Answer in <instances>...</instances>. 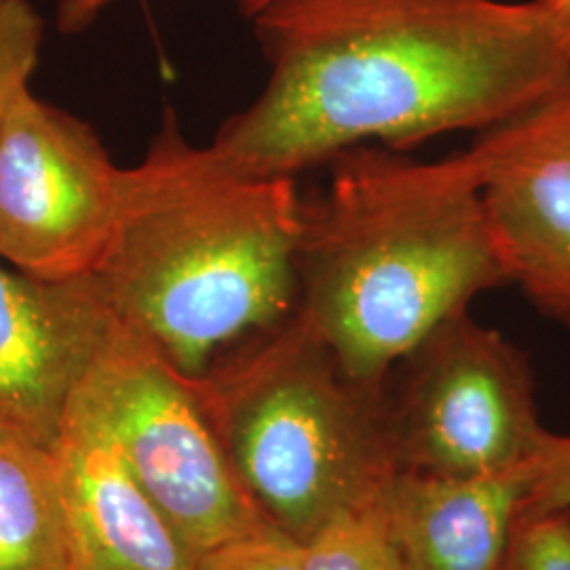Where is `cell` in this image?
I'll list each match as a JSON object with an SVG mask.
<instances>
[{
	"instance_id": "obj_1",
	"label": "cell",
	"mask_w": 570,
	"mask_h": 570,
	"mask_svg": "<svg viewBox=\"0 0 570 570\" xmlns=\"http://www.w3.org/2000/svg\"><path fill=\"white\" fill-rule=\"evenodd\" d=\"M252 23L268 79L212 140L252 176L298 178L366 144L407 153L484 134L570 85L537 0H275Z\"/></svg>"
},
{
	"instance_id": "obj_2",
	"label": "cell",
	"mask_w": 570,
	"mask_h": 570,
	"mask_svg": "<svg viewBox=\"0 0 570 570\" xmlns=\"http://www.w3.org/2000/svg\"><path fill=\"white\" fill-rule=\"evenodd\" d=\"M303 197L298 311L348 376L387 383L484 292L510 284L471 150L421 161L376 144Z\"/></svg>"
},
{
	"instance_id": "obj_3",
	"label": "cell",
	"mask_w": 570,
	"mask_h": 570,
	"mask_svg": "<svg viewBox=\"0 0 570 570\" xmlns=\"http://www.w3.org/2000/svg\"><path fill=\"white\" fill-rule=\"evenodd\" d=\"M298 178L252 176L174 112L122 169L119 218L94 277L112 311L186 376L298 308Z\"/></svg>"
},
{
	"instance_id": "obj_4",
	"label": "cell",
	"mask_w": 570,
	"mask_h": 570,
	"mask_svg": "<svg viewBox=\"0 0 570 570\" xmlns=\"http://www.w3.org/2000/svg\"><path fill=\"white\" fill-rule=\"evenodd\" d=\"M199 387L247 497L303 543L381 501L400 469L387 383L348 376L298 308L228 346Z\"/></svg>"
},
{
	"instance_id": "obj_5",
	"label": "cell",
	"mask_w": 570,
	"mask_h": 570,
	"mask_svg": "<svg viewBox=\"0 0 570 570\" xmlns=\"http://www.w3.org/2000/svg\"><path fill=\"white\" fill-rule=\"evenodd\" d=\"M72 395L110 429L131 473L195 556L268 522L226 459L199 379L117 313Z\"/></svg>"
},
{
	"instance_id": "obj_6",
	"label": "cell",
	"mask_w": 570,
	"mask_h": 570,
	"mask_svg": "<svg viewBox=\"0 0 570 570\" xmlns=\"http://www.w3.org/2000/svg\"><path fill=\"white\" fill-rule=\"evenodd\" d=\"M387 395L395 461L407 471L503 473L532 461L550 433L527 353L469 311L397 364Z\"/></svg>"
},
{
	"instance_id": "obj_7",
	"label": "cell",
	"mask_w": 570,
	"mask_h": 570,
	"mask_svg": "<svg viewBox=\"0 0 570 570\" xmlns=\"http://www.w3.org/2000/svg\"><path fill=\"white\" fill-rule=\"evenodd\" d=\"M121 178L87 122L23 87L0 121V258L45 282L94 275L117 226Z\"/></svg>"
},
{
	"instance_id": "obj_8",
	"label": "cell",
	"mask_w": 570,
	"mask_h": 570,
	"mask_svg": "<svg viewBox=\"0 0 570 570\" xmlns=\"http://www.w3.org/2000/svg\"><path fill=\"white\" fill-rule=\"evenodd\" d=\"M469 150L510 284L570 327V85Z\"/></svg>"
},
{
	"instance_id": "obj_9",
	"label": "cell",
	"mask_w": 570,
	"mask_h": 570,
	"mask_svg": "<svg viewBox=\"0 0 570 570\" xmlns=\"http://www.w3.org/2000/svg\"><path fill=\"white\" fill-rule=\"evenodd\" d=\"M112 320L94 275L45 282L0 266V419L56 446Z\"/></svg>"
},
{
	"instance_id": "obj_10",
	"label": "cell",
	"mask_w": 570,
	"mask_h": 570,
	"mask_svg": "<svg viewBox=\"0 0 570 570\" xmlns=\"http://www.w3.org/2000/svg\"><path fill=\"white\" fill-rule=\"evenodd\" d=\"M56 452L70 570L195 569V551L131 473L110 429L75 395Z\"/></svg>"
},
{
	"instance_id": "obj_11",
	"label": "cell",
	"mask_w": 570,
	"mask_h": 570,
	"mask_svg": "<svg viewBox=\"0 0 570 570\" xmlns=\"http://www.w3.org/2000/svg\"><path fill=\"white\" fill-rule=\"evenodd\" d=\"M529 480L530 461L463 478L397 469L381 508L410 569L499 570Z\"/></svg>"
},
{
	"instance_id": "obj_12",
	"label": "cell",
	"mask_w": 570,
	"mask_h": 570,
	"mask_svg": "<svg viewBox=\"0 0 570 570\" xmlns=\"http://www.w3.org/2000/svg\"><path fill=\"white\" fill-rule=\"evenodd\" d=\"M0 570H70L56 446L2 419Z\"/></svg>"
},
{
	"instance_id": "obj_13",
	"label": "cell",
	"mask_w": 570,
	"mask_h": 570,
	"mask_svg": "<svg viewBox=\"0 0 570 570\" xmlns=\"http://www.w3.org/2000/svg\"><path fill=\"white\" fill-rule=\"evenodd\" d=\"M305 570H412L395 546L381 501L343 511L305 543Z\"/></svg>"
},
{
	"instance_id": "obj_14",
	"label": "cell",
	"mask_w": 570,
	"mask_h": 570,
	"mask_svg": "<svg viewBox=\"0 0 570 570\" xmlns=\"http://www.w3.org/2000/svg\"><path fill=\"white\" fill-rule=\"evenodd\" d=\"M42 35L45 21L30 0H0V121L13 96L30 87Z\"/></svg>"
},
{
	"instance_id": "obj_15",
	"label": "cell",
	"mask_w": 570,
	"mask_h": 570,
	"mask_svg": "<svg viewBox=\"0 0 570 570\" xmlns=\"http://www.w3.org/2000/svg\"><path fill=\"white\" fill-rule=\"evenodd\" d=\"M193 570H305V543L265 522L202 551Z\"/></svg>"
},
{
	"instance_id": "obj_16",
	"label": "cell",
	"mask_w": 570,
	"mask_h": 570,
	"mask_svg": "<svg viewBox=\"0 0 570 570\" xmlns=\"http://www.w3.org/2000/svg\"><path fill=\"white\" fill-rule=\"evenodd\" d=\"M499 570H570V510L518 515Z\"/></svg>"
},
{
	"instance_id": "obj_17",
	"label": "cell",
	"mask_w": 570,
	"mask_h": 570,
	"mask_svg": "<svg viewBox=\"0 0 570 570\" xmlns=\"http://www.w3.org/2000/svg\"><path fill=\"white\" fill-rule=\"evenodd\" d=\"M570 510V435L548 433L530 461L529 489L522 513Z\"/></svg>"
},
{
	"instance_id": "obj_18",
	"label": "cell",
	"mask_w": 570,
	"mask_h": 570,
	"mask_svg": "<svg viewBox=\"0 0 570 570\" xmlns=\"http://www.w3.org/2000/svg\"><path fill=\"white\" fill-rule=\"evenodd\" d=\"M112 2L115 0H61L58 9L61 32H81Z\"/></svg>"
},
{
	"instance_id": "obj_19",
	"label": "cell",
	"mask_w": 570,
	"mask_h": 570,
	"mask_svg": "<svg viewBox=\"0 0 570 570\" xmlns=\"http://www.w3.org/2000/svg\"><path fill=\"white\" fill-rule=\"evenodd\" d=\"M537 4L543 9L558 41L570 56V0H537Z\"/></svg>"
},
{
	"instance_id": "obj_20",
	"label": "cell",
	"mask_w": 570,
	"mask_h": 570,
	"mask_svg": "<svg viewBox=\"0 0 570 570\" xmlns=\"http://www.w3.org/2000/svg\"><path fill=\"white\" fill-rule=\"evenodd\" d=\"M235 2H237L239 13L252 20L254 16H258L263 9H266L268 4H273L275 0H235Z\"/></svg>"
}]
</instances>
